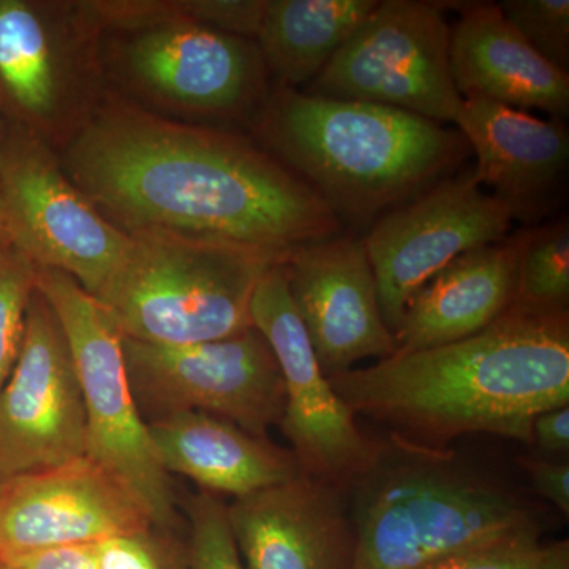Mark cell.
<instances>
[{
    "instance_id": "34",
    "label": "cell",
    "mask_w": 569,
    "mask_h": 569,
    "mask_svg": "<svg viewBox=\"0 0 569 569\" xmlns=\"http://www.w3.org/2000/svg\"><path fill=\"white\" fill-rule=\"evenodd\" d=\"M6 236H9L7 233L6 213H3L2 203H0V242L3 241Z\"/></svg>"
},
{
    "instance_id": "23",
    "label": "cell",
    "mask_w": 569,
    "mask_h": 569,
    "mask_svg": "<svg viewBox=\"0 0 569 569\" xmlns=\"http://www.w3.org/2000/svg\"><path fill=\"white\" fill-rule=\"evenodd\" d=\"M515 301L546 309H568L569 223L559 220L531 230L520 258Z\"/></svg>"
},
{
    "instance_id": "32",
    "label": "cell",
    "mask_w": 569,
    "mask_h": 569,
    "mask_svg": "<svg viewBox=\"0 0 569 569\" xmlns=\"http://www.w3.org/2000/svg\"><path fill=\"white\" fill-rule=\"evenodd\" d=\"M531 445L548 455H568L569 407L542 411L531 425Z\"/></svg>"
},
{
    "instance_id": "19",
    "label": "cell",
    "mask_w": 569,
    "mask_h": 569,
    "mask_svg": "<svg viewBox=\"0 0 569 569\" xmlns=\"http://www.w3.org/2000/svg\"><path fill=\"white\" fill-rule=\"evenodd\" d=\"M129 61L153 91L203 110H233L249 99L258 78L253 47L189 21L163 22L141 33Z\"/></svg>"
},
{
    "instance_id": "8",
    "label": "cell",
    "mask_w": 569,
    "mask_h": 569,
    "mask_svg": "<svg viewBox=\"0 0 569 569\" xmlns=\"http://www.w3.org/2000/svg\"><path fill=\"white\" fill-rule=\"evenodd\" d=\"M123 361L146 425L194 411L227 419L268 438L284 411L274 351L257 329L192 346H160L122 337Z\"/></svg>"
},
{
    "instance_id": "17",
    "label": "cell",
    "mask_w": 569,
    "mask_h": 569,
    "mask_svg": "<svg viewBox=\"0 0 569 569\" xmlns=\"http://www.w3.org/2000/svg\"><path fill=\"white\" fill-rule=\"evenodd\" d=\"M455 123L477 156L475 178L515 217L538 211L567 173L569 133L561 119L545 121L529 111L470 97L463 99Z\"/></svg>"
},
{
    "instance_id": "22",
    "label": "cell",
    "mask_w": 569,
    "mask_h": 569,
    "mask_svg": "<svg viewBox=\"0 0 569 569\" xmlns=\"http://www.w3.org/2000/svg\"><path fill=\"white\" fill-rule=\"evenodd\" d=\"M0 78L33 114L54 108L58 78L47 31L31 7L18 0H0Z\"/></svg>"
},
{
    "instance_id": "18",
    "label": "cell",
    "mask_w": 569,
    "mask_h": 569,
    "mask_svg": "<svg viewBox=\"0 0 569 569\" xmlns=\"http://www.w3.org/2000/svg\"><path fill=\"white\" fill-rule=\"evenodd\" d=\"M531 230L460 254L415 295L396 335V353L448 346L481 332L516 299Z\"/></svg>"
},
{
    "instance_id": "21",
    "label": "cell",
    "mask_w": 569,
    "mask_h": 569,
    "mask_svg": "<svg viewBox=\"0 0 569 569\" xmlns=\"http://www.w3.org/2000/svg\"><path fill=\"white\" fill-rule=\"evenodd\" d=\"M377 0H269L257 39L280 80L295 89L331 61Z\"/></svg>"
},
{
    "instance_id": "28",
    "label": "cell",
    "mask_w": 569,
    "mask_h": 569,
    "mask_svg": "<svg viewBox=\"0 0 569 569\" xmlns=\"http://www.w3.org/2000/svg\"><path fill=\"white\" fill-rule=\"evenodd\" d=\"M542 535H516L449 553L415 569H541Z\"/></svg>"
},
{
    "instance_id": "29",
    "label": "cell",
    "mask_w": 569,
    "mask_h": 569,
    "mask_svg": "<svg viewBox=\"0 0 569 569\" xmlns=\"http://www.w3.org/2000/svg\"><path fill=\"white\" fill-rule=\"evenodd\" d=\"M264 7L263 0H201L183 2V17L194 24L241 39L258 36Z\"/></svg>"
},
{
    "instance_id": "9",
    "label": "cell",
    "mask_w": 569,
    "mask_h": 569,
    "mask_svg": "<svg viewBox=\"0 0 569 569\" xmlns=\"http://www.w3.org/2000/svg\"><path fill=\"white\" fill-rule=\"evenodd\" d=\"M253 328L274 351L284 383L280 429L305 477L343 490L372 466L383 440L362 432L325 376L288 287L283 261L261 276L250 302Z\"/></svg>"
},
{
    "instance_id": "3",
    "label": "cell",
    "mask_w": 569,
    "mask_h": 569,
    "mask_svg": "<svg viewBox=\"0 0 569 569\" xmlns=\"http://www.w3.org/2000/svg\"><path fill=\"white\" fill-rule=\"evenodd\" d=\"M356 527L355 569H415L516 535L545 533L541 509L455 449L389 436L347 490Z\"/></svg>"
},
{
    "instance_id": "6",
    "label": "cell",
    "mask_w": 569,
    "mask_h": 569,
    "mask_svg": "<svg viewBox=\"0 0 569 569\" xmlns=\"http://www.w3.org/2000/svg\"><path fill=\"white\" fill-rule=\"evenodd\" d=\"M36 290L50 305L69 342L84 402L86 456L129 482L151 508L156 526L173 529L178 522L173 482L134 402L121 332L103 306L66 272L37 268Z\"/></svg>"
},
{
    "instance_id": "12",
    "label": "cell",
    "mask_w": 569,
    "mask_h": 569,
    "mask_svg": "<svg viewBox=\"0 0 569 569\" xmlns=\"http://www.w3.org/2000/svg\"><path fill=\"white\" fill-rule=\"evenodd\" d=\"M0 203L14 247L37 268L73 277L89 295L102 288L129 247V233L107 222L39 144L7 160Z\"/></svg>"
},
{
    "instance_id": "33",
    "label": "cell",
    "mask_w": 569,
    "mask_h": 569,
    "mask_svg": "<svg viewBox=\"0 0 569 569\" xmlns=\"http://www.w3.org/2000/svg\"><path fill=\"white\" fill-rule=\"evenodd\" d=\"M541 569H569V541L549 542L545 545L542 550V568Z\"/></svg>"
},
{
    "instance_id": "20",
    "label": "cell",
    "mask_w": 569,
    "mask_h": 569,
    "mask_svg": "<svg viewBox=\"0 0 569 569\" xmlns=\"http://www.w3.org/2000/svg\"><path fill=\"white\" fill-rule=\"evenodd\" d=\"M148 430L164 471L204 492L246 497L301 475L291 451L212 415L183 411L153 419Z\"/></svg>"
},
{
    "instance_id": "16",
    "label": "cell",
    "mask_w": 569,
    "mask_h": 569,
    "mask_svg": "<svg viewBox=\"0 0 569 569\" xmlns=\"http://www.w3.org/2000/svg\"><path fill=\"white\" fill-rule=\"evenodd\" d=\"M452 80L462 99L479 97L556 119L569 112V74L539 54L498 3H462L449 44Z\"/></svg>"
},
{
    "instance_id": "5",
    "label": "cell",
    "mask_w": 569,
    "mask_h": 569,
    "mask_svg": "<svg viewBox=\"0 0 569 569\" xmlns=\"http://www.w3.org/2000/svg\"><path fill=\"white\" fill-rule=\"evenodd\" d=\"M121 263L93 298L122 337L192 346L252 328L257 283L287 254L223 239L130 231Z\"/></svg>"
},
{
    "instance_id": "13",
    "label": "cell",
    "mask_w": 569,
    "mask_h": 569,
    "mask_svg": "<svg viewBox=\"0 0 569 569\" xmlns=\"http://www.w3.org/2000/svg\"><path fill=\"white\" fill-rule=\"evenodd\" d=\"M152 526L140 493L88 456L0 485V563Z\"/></svg>"
},
{
    "instance_id": "10",
    "label": "cell",
    "mask_w": 569,
    "mask_h": 569,
    "mask_svg": "<svg viewBox=\"0 0 569 569\" xmlns=\"http://www.w3.org/2000/svg\"><path fill=\"white\" fill-rule=\"evenodd\" d=\"M512 219L473 173L448 176L383 213L362 239L389 331L396 337L411 299L433 276L460 254L503 241Z\"/></svg>"
},
{
    "instance_id": "2",
    "label": "cell",
    "mask_w": 569,
    "mask_h": 569,
    "mask_svg": "<svg viewBox=\"0 0 569 569\" xmlns=\"http://www.w3.org/2000/svg\"><path fill=\"white\" fill-rule=\"evenodd\" d=\"M356 417L415 447L470 433L531 445L542 411L569 406V313L515 301L478 335L329 377Z\"/></svg>"
},
{
    "instance_id": "11",
    "label": "cell",
    "mask_w": 569,
    "mask_h": 569,
    "mask_svg": "<svg viewBox=\"0 0 569 569\" xmlns=\"http://www.w3.org/2000/svg\"><path fill=\"white\" fill-rule=\"evenodd\" d=\"M88 426L69 342L36 290L17 365L0 389V485L84 458Z\"/></svg>"
},
{
    "instance_id": "24",
    "label": "cell",
    "mask_w": 569,
    "mask_h": 569,
    "mask_svg": "<svg viewBox=\"0 0 569 569\" xmlns=\"http://www.w3.org/2000/svg\"><path fill=\"white\" fill-rule=\"evenodd\" d=\"M37 266L14 249L0 252V389L20 356Z\"/></svg>"
},
{
    "instance_id": "4",
    "label": "cell",
    "mask_w": 569,
    "mask_h": 569,
    "mask_svg": "<svg viewBox=\"0 0 569 569\" xmlns=\"http://www.w3.org/2000/svg\"><path fill=\"white\" fill-rule=\"evenodd\" d=\"M268 133L337 217L367 220L448 178L466 138L443 123L383 104L325 99L284 88Z\"/></svg>"
},
{
    "instance_id": "15",
    "label": "cell",
    "mask_w": 569,
    "mask_h": 569,
    "mask_svg": "<svg viewBox=\"0 0 569 569\" xmlns=\"http://www.w3.org/2000/svg\"><path fill=\"white\" fill-rule=\"evenodd\" d=\"M227 515L246 569H355L356 527L335 486L298 475L234 498Z\"/></svg>"
},
{
    "instance_id": "26",
    "label": "cell",
    "mask_w": 569,
    "mask_h": 569,
    "mask_svg": "<svg viewBox=\"0 0 569 569\" xmlns=\"http://www.w3.org/2000/svg\"><path fill=\"white\" fill-rule=\"evenodd\" d=\"M509 24L548 61L569 63L568 0H505L498 3Z\"/></svg>"
},
{
    "instance_id": "1",
    "label": "cell",
    "mask_w": 569,
    "mask_h": 569,
    "mask_svg": "<svg viewBox=\"0 0 569 569\" xmlns=\"http://www.w3.org/2000/svg\"><path fill=\"white\" fill-rule=\"evenodd\" d=\"M69 168L82 192L130 231L287 254L340 230L323 198L252 142L130 108L93 119L71 144Z\"/></svg>"
},
{
    "instance_id": "14",
    "label": "cell",
    "mask_w": 569,
    "mask_h": 569,
    "mask_svg": "<svg viewBox=\"0 0 569 569\" xmlns=\"http://www.w3.org/2000/svg\"><path fill=\"white\" fill-rule=\"evenodd\" d=\"M296 310L326 377L367 358L396 353V337L381 316L376 276L365 239L332 236L283 258Z\"/></svg>"
},
{
    "instance_id": "31",
    "label": "cell",
    "mask_w": 569,
    "mask_h": 569,
    "mask_svg": "<svg viewBox=\"0 0 569 569\" xmlns=\"http://www.w3.org/2000/svg\"><path fill=\"white\" fill-rule=\"evenodd\" d=\"M0 569H97V545L40 550L3 561Z\"/></svg>"
},
{
    "instance_id": "7",
    "label": "cell",
    "mask_w": 569,
    "mask_h": 569,
    "mask_svg": "<svg viewBox=\"0 0 569 569\" xmlns=\"http://www.w3.org/2000/svg\"><path fill=\"white\" fill-rule=\"evenodd\" d=\"M449 44L443 3L377 2L306 93L455 122L463 99L452 80Z\"/></svg>"
},
{
    "instance_id": "30",
    "label": "cell",
    "mask_w": 569,
    "mask_h": 569,
    "mask_svg": "<svg viewBox=\"0 0 569 569\" xmlns=\"http://www.w3.org/2000/svg\"><path fill=\"white\" fill-rule=\"evenodd\" d=\"M519 466L529 475L531 488L552 503L561 515H569V466L539 456H523Z\"/></svg>"
},
{
    "instance_id": "27",
    "label": "cell",
    "mask_w": 569,
    "mask_h": 569,
    "mask_svg": "<svg viewBox=\"0 0 569 569\" xmlns=\"http://www.w3.org/2000/svg\"><path fill=\"white\" fill-rule=\"evenodd\" d=\"M97 569H189V553L170 530L152 526L99 542Z\"/></svg>"
},
{
    "instance_id": "25",
    "label": "cell",
    "mask_w": 569,
    "mask_h": 569,
    "mask_svg": "<svg viewBox=\"0 0 569 569\" xmlns=\"http://www.w3.org/2000/svg\"><path fill=\"white\" fill-rule=\"evenodd\" d=\"M189 569H246L236 546L227 505L216 493L200 492L187 501Z\"/></svg>"
}]
</instances>
